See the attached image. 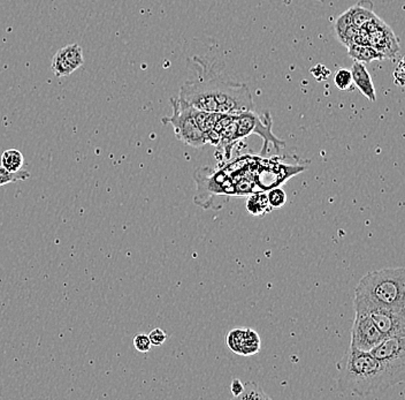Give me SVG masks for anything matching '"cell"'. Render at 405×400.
I'll return each mask as SVG.
<instances>
[{
  "label": "cell",
  "mask_w": 405,
  "mask_h": 400,
  "mask_svg": "<svg viewBox=\"0 0 405 400\" xmlns=\"http://www.w3.org/2000/svg\"><path fill=\"white\" fill-rule=\"evenodd\" d=\"M236 135L239 140L246 138L249 135L257 134L262 136L264 145H263V152L264 155L267 151L270 143H273L277 150H281L284 147V141L277 138L272 133V118L270 113H266L264 120L260 119L255 111L242 112L236 115Z\"/></svg>",
  "instance_id": "6"
},
{
  "label": "cell",
  "mask_w": 405,
  "mask_h": 400,
  "mask_svg": "<svg viewBox=\"0 0 405 400\" xmlns=\"http://www.w3.org/2000/svg\"><path fill=\"white\" fill-rule=\"evenodd\" d=\"M379 361L392 387L405 378V335L383 339L369 351Z\"/></svg>",
  "instance_id": "5"
},
{
  "label": "cell",
  "mask_w": 405,
  "mask_h": 400,
  "mask_svg": "<svg viewBox=\"0 0 405 400\" xmlns=\"http://www.w3.org/2000/svg\"><path fill=\"white\" fill-rule=\"evenodd\" d=\"M358 29L360 28H356L351 22L349 10L337 17V22H335V31H337L339 40L344 45L349 46L350 44H353V37L356 35Z\"/></svg>",
  "instance_id": "12"
},
{
  "label": "cell",
  "mask_w": 405,
  "mask_h": 400,
  "mask_svg": "<svg viewBox=\"0 0 405 400\" xmlns=\"http://www.w3.org/2000/svg\"><path fill=\"white\" fill-rule=\"evenodd\" d=\"M353 301L405 313L404 268H388L366 273L357 285Z\"/></svg>",
  "instance_id": "3"
},
{
  "label": "cell",
  "mask_w": 405,
  "mask_h": 400,
  "mask_svg": "<svg viewBox=\"0 0 405 400\" xmlns=\"http://www.w3.org/2000/svg\"><path fill=\"white\" fill-rule=\"evenodd\" d=\"M351 22L356 28H362L369 19H372L376 14L373 12L372 1L360 0L356 6L350 8Z\"/></svg>",
  "instance_id": "14"
},
{
  "label": "cell",
  "mask_w": 405,
  "mask_h": 400,
  "mask_svg": "<svg viewBox=\"0 0 405 400\" xmlns=\"http://www.w3.org/2000/svg\"><path fill=\"white\" fill-rule=\"evenodd\" d=\"M353 44L358 45H369V35L365 29L360 28L357 30L356 35L353 37Z\"/></svg>",
  "instance_id": "26"
},
{
  "label": "cell",
  "mask_w": 405,
  "mask_h": 400,
  "mask_svg": "<svg viewBox=\"0 0 405 400\" xmlns=\"http://www.w3.org/2000/svg\"><path fill=\"white\" fill-rule=\"evenodd\" d=\"M221 113H213V112L202 111L198 108H193V117L196 120L197 125L202 129L204 133L211 131L214 125H216V120L219 119Z\"/></svg>",
  "instance_id": "17"
},
{
  "label": "cell",
  "mask_w": 405,
  "mask_h": 400,
  "mask_svg": "<svg viewBox=\"0 0 405 400\" xmlns=\"http://www.w3.org/2000/svg\"><path fill=\"white\" fill-rule=\"evenodd\" d=\"M23 164H24V156L17 149H7L1 155L0 166L10 173H15L17 171L22 170Z\"/></svg>",
  "instance_id": "15"
},
{
  "label": "cell",
  "mask_w": 405,
  "mask_h": 400,
  "mask_svg": "<svg viewBox=\"0 0 405 400\" xmlns=\"http://www.w3.org/2000/svg\"><path fill=\"white\" fill-rule=\"evenodd\" d=\"M196 78L183 83L179 99L202 111L239 115L255 111V103L248 85L233 81L213 69L206 60L191 59Z\"/></svg>",
  "instance_id": "1"
},
{
  "label": "cell",
  "mask_w": 405,
  "mask_h": 400,
  "mask_svg": "<svg viewBox=\"0 0 405 400\" xmlns=\"http://www.w3.org/2000/svg\"><path fill=\"white\" fill-rule=\"evenodd\" d=\"M245 329H233L232 331L228 332L227 336V345L233 352L237 355L241 353L243 341H244Z\"/></svg>",
  "instance_id": "21"
},
{
  "label": "cell",
  "mask_w": 405,
  "mask_h": 400,
  "mask_svg": "<svg viewBox=\"0 0 405 400\" xmlns=\"http://www.w3.org/2000/svg\"><path fill=\"white\" fill-rule=\"evenodd\" d=\"M243 387H244V384L239 378H234L232 380V383H230V392H232L234 398H237L240 394H242Z\"/></svg>",
  "instance_id": "27"
},
{
  "label": "cell",
  "mask_w": 405,
  "mask_h": 400,
  "mask_svg": "<svg viewBox=\"0 0 405 400\" xmlns=\"http://www.w3.org/2000/svg\"><path fill=\"white\" fill-rule=\"evenodd\" d=\"M379 361L369 352L349 348L339 378V389L346 396L367 397L392 387Z\"/></svg>",
  "instance_id": "2"
},
{
  "label": "cell",
  "mask_w": 405,
  "mask_h": 400,
  "mask_svg": "<svg viewBox=\"0 0 405 400\" xmlns=\"http://www.w3.org/2000/svg\"><path fill=\"white\" fill-rule=\"evenodd\" d=\"M133 343H134V348L141 353H147L152 348L149 336L144 335V334L135 336Z\"/></svg>",
  "instance_id": "24"
},
{
  "label": "cell",
  "mask_w": 405,
  "mask_h": 400,
  "mask_svg": "<svg viewBox=\"0 0 405 400\" xmlns=\"http://www.w3.org/2000/svg\"><path fill=\"white\" fill-rule=\"evenodd\" d=\"M246 210L253 216L263 217L266 213H271L272 208L268 203L267 195L259 192L248 197L246 200Z\"/></svg>",
  "instance_id": "16"
},
{
  "label": "cell",
  "mask_w": 405,
  "mask_h": 400,
  "mask_svg": "<svg viewBox=\"0 0 405 400\" xmlns=\"http://www.w3.org/2000/svg\"><path fill=\"white\" fill-rule=\"evenodd\" d=\"M260 350V338L252 329H245L244 341L241 348V355H253Z\"/></svg>",
  "instance_id": "18"
},
{
  "label": "cell",
  "mask_w": 405,
  "mask_h": 400,
  "mask_svg": "<svg viewBox=\"0 0 405 400\" xmlns=\"http://www.w3.org/2000/svg\"><path fill=\"white\" fill-rule=\"evenodd\" d=\"M30 176L31 174L27 170H20L15 172V173H10V172H7L5 169L0 166V187L7 184H12V183L27 180V179H29Z\"/></svg>",
  "instance_id": "20"
},
{
  "label": "cell",
  "mask_w": 405,
  "mask_h": 400,
  "mask_svg": "<svg viewBox=\"0 0 405 400\" xmlns=\"http://www.w3.org/2000/svg\"><path fill=\"white\" fill-rule=\"evenodd\" d=\"M319 1H321V3H324V0H319Z\"/></svg>",
  "instance_id": "28"
},
{
  "label": "cell",
  "mask_w": 405,
  "mask_h": 400,
  "mask_svg": "<svg viewBox=\"0 0 405 400\" xmlns=\"http://www.w3.org/2000/svg\"><path fill=\"white\" fill-rule=\"evenodd\" d=\"M147 336H149L152 346H161L167 339L166 332L161 328L154 329Z\"/></svg>",
  "instance_id": "25"
},
{
  "label": "cell",
  "mask_w": 405,
  "mask_h": 400,
  "mask_svg": "<svg viewBox=\"0 0 405 400\" xmlns=\"http://www.w3.org/2000/svg\"><path fill=\"white\" fill-rule=\"evenodd\" d=\"M369 35V45L380 53H383L385 59V58L387 59L395 58L399 51V40L387 24Z\"/></svg>",
  "instance_id": "10"
},
{
  "label": "cell",
  "mask_w": 405,
  "mask_h": 400,
  "mask_svg": "<svg viewBox=\"0 0 405 400\" xmlns=\"http://www.w3.org/2000/svg\"><path fill=\"white\" fill-rule=\"evenodd\" d=\"M353 306L362 307L369 313L373 323L383 337L405 335V313L395 312L392 309L364 306L353 301Z\"/></svg>",
  "instance_id": "8"
},
{
  "label": "cell",
  "mask_w": 405,
  "mask_h": 400,
  "mask_svg": "<svg viewBox=\"0 0 405 400\" xmlns=\"http://www.w3.org/2000/svg\"><path fill=\"white\" fill-rule=\"evenodd\" d=\"M237 399L241 400H267L271 399L270 396L265 394L262 387L255 382H248L244 384L242 394H240Z\"/></svg>",
  "instance_id": "19"
},
{
  "label": "cell",
  "mask_w": 405,
  "mask_h": 400,
  "mask_svg": "<svg viewBox=\"0 0 405 400\" xmlns=\"http://www.w3.org/2000/svg\"><path fill=\"white\" fill-rule=\"evenodd\" d=\"M353 307H355L356 315H355V321L351 329L350 348L369 352L376 348V345L380 344L385 337L376 329L372 318L365 309L357 307V306H353Z\"/></svg>",
  "instance_id": "7"
},
{
  "label": "cell",
  "mask_w": 405,
  "mask_h": 400,
  "mask_svg": "<svg viewBox=\"0 0 405 400\" xmlns=\"http://www.w3.org/2000/svg\"><path fill=\"white\" fill-rule=\"evenodd\" d=\"M351 76H353V83L356 85L366 99L371 102H376V92L374 85H373L372 78L366 66L360 62H355L351 67Z\"/></svg>",
  "instance_id": "11"
},
{
  "label": "cell",
  "mask_w": 405,
  "mask_h": 400,
  "mask_svg": "<svg viewBox=\"0 0 405 400\" xmlns=\"http://www.w3.org/2000/svg\"><path fill=\"white\" fill-rule=\"evenodd\" d=\"M334 83L340 90H349L353 85L351 71L348 69H340L334 76Z\"/></svg>",
  "instance_id": "23"
},
{
  "label": "cell",
  "mask_w": 405,
  "mask_h": 400,
  "mask_svg": "<svg viewBox=\"0 0 405 400\" xmlns=\"http://www.w3.org/2000/svg\"><path fill=\"white\" fill-rule=\"evenodd\" d=\"M268 203L272 209H280L287 202V194L281 187H273L267 194Z\"/></svg>",
  "instance_id": "22"
},
{
  "label": "cell",
  "mask_w": 405,
  "mask_h": 400,
  "mask_svg": "<svg viewBox=\"0 0 405 400\" xmlns=\"http://www.w3.org/2000/svg\"><path fill=\"white\" fill-rule=\"evenodd\" d=\"M348 55H349L353 59L360 63H371L374 60L385 59L383 53L376 51L374 48L371 45H358V44H350L348 46Z\"/></svg>",
  "instance_id": "13"
},
{
  "label": "cell",
  "mask_w": 405,
  "mask_h": 400,
  "mask_svg": "<svg viewBox=\"0 0 405 400\" xmlns=\"http://www.w3.org/2000/svg\"><path fill=\"white\" fill-rule=\"evenodd\" d=\"M84 64V53L83 49L78 43L69 44L58 50L53 56L51 69L56 78H66Z\"/></svg>",
  "instance_id": "9"
},
{
  "label": "cell",
  "mask_w": 405,
  "mask_h": 400,
  "mask_svg": "<svg viewBox=\"0 0 405 400\" xmlns=\"http://www.w3.org/2000/svg\"><path fill=\"white\" fill-rule=\"evenodd\" d=\"M173 113L163 117L161 122L173 126L177 138L183 143L193 148H200L206 143L205 133L197 125L193 117V108L179 97L170 99Z\"/></svg>",
  "instance_id": "4"
}]
</instances>
